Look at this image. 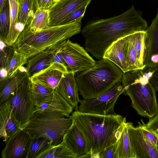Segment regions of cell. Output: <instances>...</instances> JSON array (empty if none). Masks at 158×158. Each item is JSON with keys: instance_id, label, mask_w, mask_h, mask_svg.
<instances>
[{"instance_id": "cell-1", "label": "cell", "mask_w": 158, "mask_h": 158, "mask_svg": "<svg viewBox=\"0 0 158 158\" xmlns=\"http://www.w3.org/2000/svg\"><path fill=\"white\" fill-rule=\"evenodd\" d=\"M148 23L142 13L134 5L123 14L89 23L81 33L85 49L99 60L103 58L108 48L118 40L135 32L145 31Z\"/></svg>"}, {"instance_id": "cell-2", "label": "cell", "mask_w": 158, "mask_h": 158, "mask_svg": "<svg viewBox=\"0 0 158 158\" xmlns=\"http://www.w3.org/2000/svg\"><path fill=\"white\" fill-rule=\"evenodd\" d=\"M70 117L84 135L90 149L91 158L115 143L123 131L126 118L118 114L101 115L73 112Z\"/></svg>"}, {"instance_id": "cell-3", "label": "cell", "mask_w": 158, "mask_h": 158, "mask_svg": "<svg viewBox=\"0 0 158 158\" xmlns=\"http://www.w3.org/2000/svg\"><path fill=\"white\" fill-rule=\"evenodd\" d=\"M81 23L48 26L40 31H33L26 25L13 45L15 49L28 59L46 50L61 44L81 31Z\"/></svg>"}, {"instance_id": "cell-4", "label": "cell", "mask_w": 158, "mask_h": 158, "mask_svg": "<svg viewBox=\"0 0 158 158\" xmlns=\"http://www.w3.org/2000/svg\"><path fill=\"white\" fill-rule=\"evenodd\" d=\"M153 69L131 70L124 73L123 94L128 96L131 106L141 116L149 118L158 114L156 90L150 80Z\"/></svg>"}, {"instance_id": "cell-5", "label": "cell", "mask_w": 158, "mask_h": 158, "mask_svg": "<svg viewBox=\"0 0 158 158\" xmlns=\"http://www.w3.org/2000/svg\"><path fill=\"white\" fill-rule=\"evenodd\" d=\"M124 72L110 60L102 58L76 76L79 93L83 99L96 98L121 81Z\"/></svg>"}, {"instance_id": "cell-6", "label": "cell", "mask_w": 158, "mask_h": 158, "mask_svg": "<svg viewBox=\"0 0 158 158\" xmlns=\"http://www.w3.org/2000/svg\"><path fill=\"white\" fill-rule=\"evenodd\" d=\"M73 123L72 119L61 115L35 112L29 121L21 126L32 137H42L53 145L61 143Z\"/></svg>"}, {"instance_id": "cell-7", "label": "cell", "mask_w": 158, "mask_h": 158, "mask_svg": "<svg viewBox=\"0 0 158 158\" xmlns=\"http://www.w3.org/2000/svg\"><path fill=\"white\" fill-rule=\"evenodd\" d=\"M123 92L121 81L96 98L80 99L78 110L83 113L101 115L115 114L114 105L118 97Z\"/></svg>"}, {"instance_id": "cell-8", "label": "cell", "mask_w": 158, "mask_h": 158, "mask_svg": "<svg viewBox=\"0 0 158 158\" xmlns=\"http://www.w3.org/2000/svg\"><path fill=\"white\" fill-rule=\"evenodd\" d=\"M59 50L67 64L68 72L75 74L83 71L92 68L96 63L83 47L69 39L62 44Z\"/></svg>"}, {"instance_id": "cell-9", "label": "cell", "mask_w": 158, "mask_h": 158, "mask_svg": "<svg viewBox=\"0 0 158 158\" xmlns=\"http://www.w3.org/2000/svg\"><path fill=\"white\" fill-rule=\"evenodd\" d=\"M29 79L21 84L9 98L13 113L21 126L29 120L35 108L31 99Z\"/></svg>"}, {"instance_id": "cell-10", "label": "cell", "mask_w": 158, "mask_h": 158, "mask_svg": "<svg viewBox=\"0 0 158 158\" xmlns=\"http://www.w3.org/2000/svg\"><path fill=\"white\" fill-rule=\"evenodd\" d=\"M128 131L136 158H158L156 148L146 138L140 128L135 127L131 122H127Z\"/></svg>"}, {"instance_id": "cell-11", "label": "cell", "mask_w": 158, "mask_h": 158, "mask_svg": "<svg viewBox=\"0 0 158 158\" xmlns=\"http://www.w3.org/2000/svg\"><path fill=\"white\" fill-rule=\"evenodd\" d=\"M32 137L27 132L21 129L9 139L2 150V158H27Z\"/></svg>"}, {"instance_id": "cell-12", "label": "cell", "mask_w": 158, "mask_h": 158, "mask_svg": "<svg viewBox=\"0 0 158 158\" xmlns=\"http://www.w3.org/2000/svg\"><path fill=\"white\" fill-rule=\"evenodd\" d=\"M21 125L13 111L10 100L0 105V137L4 142L21 130Z\"/></svg>"}, {"instance_id": "cell-13", "label": "cell", "mask_w": 158, "mask_h": 158, "mask_svg": "<svg viewBox=\"0 0 158 158\" xmlns=\"http://www.w3.org/2000/svg\"><path fill=\"white\" fill-rule=\"evenodd\" d=\"M63 141L76 158H83L88 154H91L89 145L84 135L73 122L64 135Z\"/></svg>"}, {"instance_id": "cell-14", "label": "cell", "mask_w": 158, "mask_h": 158, "mask_svg": "<svg viewBox=\"0 0 158 158\" xmlns=\"http://www.w3.org/2000/svg\"><path fill=\"white\" fill-rule=\"evenodd\" d=\"M55 90L69 103L75 111L78 110V105L80 99L75 74L69 72L64 73Z\"/></svg>"}, {"instance_id": "cell-15", "label": "cell", "mask_w": 158, "mask_h": 158, "mask_svg": "<svg viewBox=\"0 0 158 158\" xmlns=\"http://www.w3.org/2000/svg\"><path fill=\"white\" fill-rule=\"evenodd\" d=\"M92 0H60L48 10V26H54L81 6Z\"/></svg>"}, {"instance_id": "cell-16", "label": "cell", "mask_w": 158, "mask_h": 158, "mask_svg": "<svg viewBox=\"0 0 158 158\" xmlns=\"http://www.w3.org/2000/svg\"><path fill=\"white\" fill-rule=\"evenodd\" d=\"M73 108L56 91L35 108L34 112L55 114L69 117Z\"/></svg>"}, {"instance_id": "cell-17", "label": "cell", "mask_w": 158, "mask_h": 158, "mask_svg": "<svg viewBox=\"0 0 158 158\" xmlns=\"http://www.w3.org/2000/svg\"><path fill=\"white\" fill-rule=\"evenodd\" d=\"M62 43L53 48L41 52L27 59L26 69L29 79L52 64L57 50Z\"/></svg>"}, {"instance_id": "cell-18", "label": "cell", "mask_w": 158, "mask_h": 158, "mask_svg": "<svg viewBox=\"0 0 158 158\" xmlns=\"http://www.w3.org/2000/svg\"><path fill=\"white\" fill-rule=\"evenodd\" d=\"M28 79L26 68L22 66L14 75L0 84V104L7 101L16 89Z\"/></svg>"}, {"instance_id": "cell-19", "label": "cell", "mask_w": 158, "mask_h": 158, "mask_svg": "<svg viewBox=\"0 0 158 158\" xmlns=\"http://www.w3.org/2000/svg\"><path fill=\"white\" fill-rule=\"evenodd\" d=\"M112 62L124 73L130 71L125 53L123 38L112 44L106 50L103 58Z\"/></svg>"}, {"instance_id": "cell-20", "label": "cell", "mask_w": 158, "mask_h": 158, "mask_svg": "<svg viewBox=\"0 0 158 158\" xmlns=\"http://www.w3.org/2000/svg\"><path fill=\"white\" fill-rule=\"evenodd\" d=\"M64 73L53 64L34 75L30 80L37 81L55 89Z\"/></svg>"}, {"instance_id": "cell-21", "label": "cell", "mask_w": 158, "mask_h": 158, "mask_svg": "<svg viewBox=\"0 0 158 158\" xmlns=\"http://www.w3.org/2000/svg\"><path fill=\"white\" fill-rule=\"evenodd\" d=\"M10 26L9 31L5 42L8 45H13L22 32L18 23L19 0H8Z\"/></svg>"}, {"instance_id": "cell-22", "label": "cell", "mask_w": 158, "mask_h": 158, "mask_svg": "<svg viewBox=\"0 0 158 158\" xmlns=\"http://www.w3.org/2000/svg\"><path fill=\"white\" fill-rule=\"evenodd\" d=\"M137 53L141 69L146 68L148 51V40L145 31H138L129 35Z\"/></svg>"}, {"instance_id": "cell-23", "label": "cell", "mask_w": 158, "mask_h": 158, "mask_svg": "<svg viewBox=\"0 0 158 158\" xmlns=\"http://www.w3.org/2000/svg\"><path fill=\"white\" fill-rule=\"evenodd\" d=\"M116 143L117 158H136L130 142L126 122L123 124V131Z\"/></svg>"}, {"instance_id": "cell-24", "label": "cell", "mask_w": 158, "mask_h": 158, "mask_svg": "<svg viewBox=\"0 0 158 158\" xmlns=\"http://www.w3.org/2000/svg\"><path fill=\"white\" fill-rule=\"evenodd\" d=\"M30 81L31 98L35 107L50 96L55 91V89L37 81Z\"/></svg>"}, {"instance_id": "cell-25", "label": "cell", "mask_w": 158, "mask_h": 158, "mask_svg": "<svg viewBox=\"0 0 158 158\" xmlns=\"http://www.w3.org/2000/svg\"><path fill=\"white\" fill-rule=\"evenodd\" d=\"M49 16L48 9L39 8L34 11L33 16L26 25L32 31H40L48 26Z\"/></svg>"}, {"instance_id": "cell-26", "label": "cell", "mask_w": 158, "mask_h": 158, "mask_svg": "<svg viewBox=\"0 0 158 158\" xmlns=\"http://www.w3.org/2000/svg\"><path fill=\"white\" fill-rule=\"evenodd\" d=\"M37 158H76V157L63 141L60 144L52 145Z\"/></svg>"}, {"instance_id": "cell-27", "label": "cell", "mask_w": 158, "mask_h": 158, "mask_svg": "<svg viewBox=\"0 0 158 158\" xmlns=\"http://www.w3.org/2000/svg\"><path fill=\"white\" fill-rule=\"evenodd\" d=\"M34 11V0H19L18 23L22 31L33 16Z\"/></svg>"}, {"instance_id": "cell-28", "label": "cell", "mask_w": 158, "mask_h": 158, "mask_svg": "<svg viewBox=\"0 0 158 158\" xmlns=\"http://www.w3.org/2000/svg\"><path fill=\"white\" fill-rule=\"evenodd\" d=\"M145 31L148 40V51L158 57V10L156 17Z\"/></svg>"}, {"instance_id": "cell-29", "label": "cell", "mask_w": 158, "mask_h": 158, "mask_svg": "<svg viewBox=\"0 0 158 158\" xmlns=\"http://www.w3.org/2000/svg\"><path fill=\"white\" fill-rule=\"evenodd\" d=\"M27 158H37L52 145L47 139L42 137H32Z\"/></svg>"}, {"instance_id": "cell-30", "label": "cell", "mask_w": 158, "mask_h": 158, "mask_svg": "<svg viewBox=\"0 0 158 158\" xmlns=\"http://www.w3.org/2000/svg\"><path fill=\"white\" fill-rule=\"evenodd\" d=\"M125 54L130 70L141 69L137 54L129 35L123 37Z\"/></svg>"}, {"instance_id": "cell-31", "label": "cell", "mask_w": 158, "mask_h": 158, "mask_svg": "<svg viewBox=\"0 0 158 158\" xmlns=\"http://www.w3.org/2000/svg\"><path fill=\"white\" fill-rule=\"evenodd\" d=\"M0 39L4 41L9 33L10 19L9 4L8 0L5 2L1 11H0Z\"/></svg>"}, {"instance_id": "cell-32", "label": "cell", "mask_w": 158, "mask_h": 158, "mask_svg": "<svg viewBox=\"0 0 158 158\" xmlns=\"http://www.w3.org/2000/svg\"><path fill=\"white\" fill-rule=\"evenodd\" d=\"M27 59L21 53L15 50L7 67V79L14 75L20 68L26 64Z\"/></svg>"}, {"instance_id": "cell-33", "label": "cell", "mask_w": 158, "mask_h": 158, "mask_svg": "<svg viewBox=\"0 0 158 158\" xmlns=\"http://www.w3.org/2000/svg\"><path fill=\"white\" fill-rule=\"evenodd\" d=\"M0 71L7 72L8 65L14 54L15 49L13 45H7L1 39H0Z\"/></svg>"}, {"instance_id": "cell-34", "label": "cell", "mask_w": 158, "mask_h": 158, "mask_svg": "<svg viewBox=\"0 0 158 158\" xmlns=\"http://www.w3.org/2000/svg\"><path fill=\"white\" fill-rule=\"evenodd\" d=\"M90 2H88L81 6L55 26L64 25L76 22L81 23L86 7Z\"/></svg>"}, {"instance_id": "cell-35", "label": "cell", "mask_w": 158, "mask_h": 158, "mask_svg": "<svg viewBox=\"0 0 158 158\" xmlns=\"http://www.w3.org/2000/svg\"><path fill=\"white\" fill-rule=\"evenodd\" d=\"M117 145L116 143L103 149L98 154L97 158H117L116 154Z\"/></svg>"}, {"instance_id": "cell-36", "label": "cell", "mask_w": 158, "mask_h": 158, "mask_svg": "<svg viewBox=\"0 0 158 158\" xmlns=\"http://www.w3.org/2000/svg\"><path fill=\"white\" fill-rule=\"evenodd\" d=\"M138 123L139 125L138 126L140 128L145 136L156 148L158 138L147 128L146 124L142 119L141 120V123L139 122Z\"/></svg>"}, {"instance_id": "cell-37", "label": "cell", "mask_w": 158, "mask_h": 158, "mask_svg": "<svg viewBox=\"0 0 158 158\" xmlns=\"http://www.w3.org/2000/svg\"><path fill=\"white\" fill-rule=\"evenodd\" d=\"M59 48L57 49L52 64H53L58 67L64 73H68L67 64L60 52Z\"/></svg>"}, {"instance_id": "cell-38", "label": "cell", "mask_w": 158, "mask_h": 158, "mask_svg": "<svg viewBox=\"0 0 158 158\" xmlns=\"http://www.w3.org/2000/svg\"><path fill=\"white\" fill-rule=\"evenodd\" d=\"M147 128L149 131H154L158 129V114L150 118L148 122L146 124Z\"/></svg>"}, {"instance_id": "cell-39", "label": "cell", "mask_w": 158, "mask_h": 158, "mask_svg": "<svg viewBox=\"0 0 158 158\" xmlns=\"http://www.w3.org/2000/svg\"><path fill=\"white\" fill-rule=\"evenodd\" d=\"M150 80L156 91H158V67L153 70Z\"/></svg>"}, {"instance_id": "cell-40", "label": "cell", "mask_w": 158, "mask_h": 158, "mask_svg": "<svg viewBox=\"0 0 158 158\" xmlns=\"http://www.w3.org/2000/svg\"><path fill=\"white\" fill-rule=\"evenodd\" d=\"M53 3L52 0H42L40 8L48 9Z\"/></svg>"}, {"instance_id": "cell-41", "label": "cell", "mask_w": 158, "mask_h": 158, "mask_svg": "<svg viewBox=\"0 0 158 158\" xmlns=\"http://www.w3.org/2000/svg\"><path fill=\"white\" fill-rule=\"evenodd\" d=\"M42 0H34L35 11L40 8Z\"/></svg>"}, {"instance_id": "cell-42", "label": "cell", "mask_w": 158, "mask_h": 158, "mask_svg": "<svg viewBox=\"0 0 158 158\" xmlns=\"http://www.w3.org/2000/svg\"><path fill=\"white\" fill-rule=\"evenodd\" d=\"M7 0H0V11H1L6 2Z\"/></svg>"}, {"instance_id": "cell-43", "label": "cell", "mask_w": 158, "mask_h": 158, "mask_svg": "<svg viewBox=\"0 0 158 158\" xmlns=\"http://www.w3.org/2000/svg\"><path fill=\"white\" fill-rule=\"evenodd\" d=\"M151 131L153 134L158 138V129L154 131Z\"/></svg>"}, {"instance_id": "cell-44", "label": "cell", "mask_w": 158, "mask_h": 158, "mask_svg": "<svg viewBox=\"0 0 158 158\" xmlns=\"http://www.w3.org/2000/svg\"><path fill=\"white\" fill-rule=\"evenodd\" d=\"M156 149H157V151L158 152V140L157 143V145H156Z\"/></svg>"}, {"instance_id": "cell-45", "label": "cell", "mask_w": 158, "mask_h": 158, "mask_svg": "<svg viewBox=\"0 0 158 158\" xmlns=\"http://www.w3.org/2000/svg\"><path fill=\"white\" fill-rule=\"evenodd\" d=\"M59 0H52V1H53V3H54V2H57V1H59Z\"/></svg>"}]
</instances>
